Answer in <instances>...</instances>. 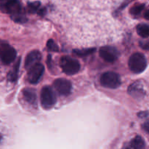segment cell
<instances>
[{
	"mask_svg": "<svg viewBox=\"0 0 149 149\" xmlns=\"http://www.w3.org/2000/svg\"><path fill=\"white\" fill-rule=\"evenodd\" d=\"M130 69L135 74L143 72L147 67V61L143 54L135 52L132 54L128 61Z\"/></svg>",
	"mask_w": 149,
	"mask_h": 149,
	"instance_id": "1",
	"label": "cell"
},
{
	"mask_svg": "<svg viewBox=\"0 0 149 149\" xmlns=\"http://www.w3.org/2000/svg\"><path fill=\"white\" fill-rule=\"evenodd\" d=\"M60 65L63 71L68 75H74L79 71V62L75 58L68 56L62 57L60 61Z\"/></svg>",
	"mask_w": 149,
	"mask_h": 149,
	"instance_id": "2",
	"label": "cell"
},
{
	"mask_svg": "<svg viewBox=\"0 0 149 149\" xmlns=\"http://www.w3.org/2000/svg\"><path fill=\"white\" fill-rule=\"evenodd\" d=\"M100 84L106 88L116 89L121 84L120 77L116 73L108 71L103 73L100 78Z\"/></svg>",
	"mask_w": 149,
	"mask_h": 149,
	"instance_id": "3",
	"label": "cell"
},
{
	"mask_svg": "<svg viewBox=\"0 0 149 149\" xmlns=\"http://www.w3.org/2000/svg\"><path fill=\"white\" fill-rule=\"evenodd\" d=\"M41 104L45 109H49L53 107L56 103V95L51 87L45 86L42 89L40 94Z\"/></svg>",
	"mask_w": 149,
	"mask_h": 149,
	"instance_id": "4",
	"label": "cell"
},
{
	"mask_svg": "<svg viewBox=\"0 0 149 149\" xmlns=\"http://www.w3.org/2000/svg\"><path fill=\"white\" fill-rule=\"evenodd\" d=\"M1 10L11 15L12 18L23 15L21 5L18 0H1Z\"/></svg>",
	"mask_w": 149,
	"mask_h": 149,
	"instance_id": "5",
	"label": "cell"
},
{
	"mask_svg": "<svg viewBox=\"0 0 149 149\" xmlns=\"http://www.w3.org/2000/svg\"><path fill=\"white\" fill-rule=\"evenodd\" d=\"M17 56L16 50L6 42H1V49H0V57L1 61L4 65H9L12 63Z\"/></svg>",
	"mask_w": 149,
	"mask_h": 149,
	"instance_id": "6",
	"label": "cell"
},
{
	"mask_svg": "<svg viewBox=\"0 0 149 149\" xmlns=\"http://www.w3.org/2000/svg\"><path fill=\"white\" fill-rule=\"evenodd\" d=\"M99 55L103 61L112 63L117 60L119 54L115 47L111 46H105L100 48L99 50Z\"/></svg>",
	"mask_w": 149,
	"mask_h": 149,
	"instance_id": "7",
	"label": "cell"
},
{
	"mask_svg": "<svg viewBox=\"0 0 149 149\" xmlns=\"http://www.w3.org/2000/svg\"><path fill=\"white\" fill-rule=\"evenodd\" d=\"M45 71V67L42 63H37L29 69L28 80L31 84H36L39 82Z\"/></svg>",
	"mask_w": 149,
	"mask_h": 149,
	"instance_id": "8",
	"label": "cell"
},
{
	"mask_svg": "<svg viewBox=\"0 0 149 149\" xmlns=\"http://www.w3.org/2000/svg\"><path fill=\"white\" fill-rule=\"evenodd\" d=\"M54 87L55 90L60 95L63 96H68L71 94L72 90V84L71 81L65 79H57L54 81Z\"/></svg>",
	"mask_w": 149,
	"mask_h": 149,
	"instance_id": "9",
	"label": "cell"
},
{
	"mask_svg": "<svg viewBox=\"0 0 149 149\" xmlns=\"http://www.w3.org/2000/svg\"><path fill=\"white\" fill-rule=\"evenodd\" d=\"M42 58V55L38 50H33L29 52L25 60V68L29 69L33 65L39 63Z\"/></svg>",
	"mask_w": 149,
	"mask_h": 149,
	"instance_id": "10",
	"label": "cell"
},
{
	"mask_svg": "<svg viewBox=\"0 0 149 149\" xmlns=\"http://www.w3.org/2000/svg\"><path fill=\"white\" fill-rule=\"evenodd\" d=\"M146 143L142 137L136 136L131 140L122 149H145Z\"/></svg>",
	"mask_w": 149,
	"mask_h": 149,
	"instance_id": "11",
	"label": "cell"
},
{
	"mask_svg": "<svg viewBox=\"0 0 149 149\" xmlns=\"http://www.w3.org/2000/svg\"><path fill=\"white\" fill-rule=\"evenodd\" d=\"M128 93L135 97H141L145 95L143 87L139 81L132 83L128 88Z\"/></svg>",
	"mask_w": 149,
	"mask_h": 149,
	"instance_id": "12",
	"label": "cell"
},
{
	"mask_svg": "<svg viewBox=\"0 0 149 149\" xmlns=\"http://www.w3.org/2000/svg\"><path fill=\"white\" fill-rule=\"evenodd\" d=\"M24 99L31 105L36 104V92L31 88H26L23 92Z\"/></svg>",
	"mask_w": 149,
	"mask_h": 149,
	"instance_id": "13",
	"label": "cell"
},
{
	"mask_svg": "<svg viewBox=\"0 0 149 149\" xmlns=\"http://www.w3.org/2000/svg\"><path fill=\"white\" fill-rule=\"evenodd\" d=\"M20 60L19 59L18 61L15 63V65L13 66V68L7 74V79L11 82H15L17 79V75H18L19 67H20Z\"/></svg>",
	"mask_w": 149,
	"mask_h": 149,
	"instance_id": "14",
	"label": "cell"
},
{
	"mask_svg": "<svg viewBox=\"0 0 149 149\" xmlns=\"http://www.w3.org/2000/svg\"><path fill=\"white\" fill-rule=\"evenodd\" d=\"M137 33L143 38L149 37V25L146 23H141L137 26Z\"/></svg>",
	"mask_w": 149,
	"mask_h": 149,
	"instance_id": "15",
	"label": "cell"
},
{
	"mask_svg": "<svg viewBox=\"0 0 149 149\" xmlns=\"http://www.w3.org/2000/svg\"><path fill=\"white\" fill-rule=\"evenodd\" d=\"M40 2L39 1H33V2L29 3L28 4V10L31 13H33L35 12H39V10H40L39 7H40Z\"/></svg>",
	"mask_w": 149,
	"mask_h": 149,
	"instance_id": "16",
	"label": "cell"
},
{
	"mask_svg": "<svg viewBox=\"0 0 149 149\" xmlns=\"http://www.w3.org/2000/svg\"><path fill=\"white\" fill-rule=\"evenodd\" d=\"M144 7H145L144 4H137V5H135L134 7H132V8H131L130 13L132 15H139L141 13V12L143 10Z\"/></svg>",
	"mask_w": 149,
	"mask_h": 149,
	"instance_id": "17",
	"label": "cell"
},
{
	"mask_svg": "<svg viewBox=\"0 0 149 149\" xmlns=\"http://www.w3.org/2000/svg\"><path fill=\"white\" fill-rule=\"evenodd\" d=\"M95 49H74V52L79 56H86L94 52Z\"/></svg>",
	"mask_w": 149,
	"mask_h": 149,
	"instance_id": "18",
	"label": "cell"
},
{
	"mask_svg": "<svg viewBox=\"0 0 149 149\" xmlns=\"http://www.w3.org/2000/svg\"><path fill=\"white\" fill-rule=\"evenodd\" d=\"M47 47H48V49L49 50H52L53 52H58L59 50V48H58V46L56 45L55 42H54L52 39H49V41L47 43Z\"/></svg>",
	"mask_w": 149,
	"mask_h": 149,
	"instance_id": "19",
	"label": "cell"
},
{
	"mask_svg": "<svg viewBox=\"0 0 149 149\" xmlns=\"http://www.w3.org/2000/svg\"><path fill=\"white\" fill-rule=\"evenodd\" d=\"M141 47L143 49H146V50H149V41H148V42H141Z\"/></svg>",
	"mask_w": 149,
	"mask_h": 149,
	"instance_id": "20",
	"label": "cell"
},
{
	"mask_svg": "<svg viewBox=\"0 0 149 149\" xmlns=\"http://www.w3.org/2000/svg\"><path fill=\"white\" fill-rule=\"evenodd\" d=\"M143 128L146 132L149 133V121H147L143 125Z\"/></svg>",
	"mask_w": 149,
	"mask_h": 149,
	"instance_id": "21",
	"label": "cell"
},
{
	"mask_svg": "<svg viewBox=\"0 0 149 149\" xmlns=\"http://www.w3.org/2000/svg\"><path fill=\"white\" fill-rule=\"evenodd\" d=\"M144 16H145V18L147 19V20H149V9L148 10H147L146 12L145 13V15H144Z\"/></svg>",
	"mask_w": 149,
	"mask_h": 149,
	"instance_id": "22",
	"label": "cell"
}]
</instances>
